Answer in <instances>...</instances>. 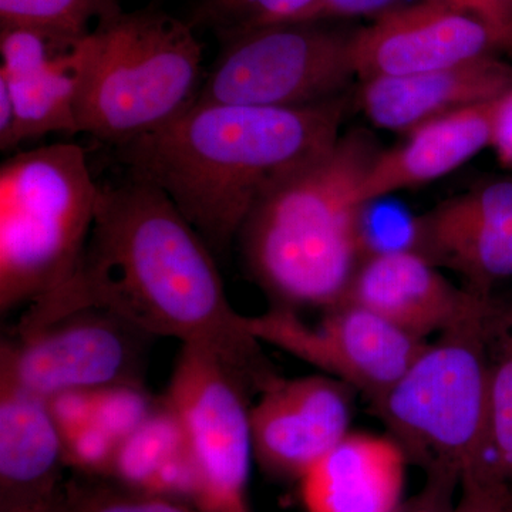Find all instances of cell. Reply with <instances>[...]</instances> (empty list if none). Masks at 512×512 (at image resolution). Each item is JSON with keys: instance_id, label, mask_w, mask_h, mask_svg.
<instances>
[{"instance_id": "6da1fadb", "label": "cell", "mask_w": 512, "mask_h": 512, "mask_svg": "<svg viewBox=\"0 0 512 512\" xmlns=\"http://www.w3.org/2000/svg\"><path fill=\"white\" fill-rule=\"evenodd\" d=\"M100 308L153 338H174L220 357L254 394L278 379L247 316L232 308L217 256L157 185L127 173L100 184L79 265L55 291L23 309L25 329Z\"/></svg>"}, {"instance_id": "7a4b0ae2", "label": "cell", "mask_w": 512, "mask_h": 512, "mask_svg": "<svg viewBox=\"0 0 512 512\" xmlns=\"http://www.w3.org/2000/svg\"><path fill=\"white\" fill-rule=\"evenodd\" d=\"M346 110L345 94L289 109L194 103L116 156L161 188L221 258L256 204L338 141Z\"/></svg>"}, {"instance_id": "3957f363", "label": "cell", "mask_w": 512, "mask_h": 512, "mask_svg": "<svg viewBox=\"0 0 512 512\" xmlns=\"http://www.w3.org/2000/svg\"><path fill=\"white\" fill-rule=\"evenodd\" d=\"M382 150L363 130L342 134L256 204L238 234L249 274L275 301L298 311L343 301L369 254L360 187Z\"/></svg>"}, {"instance_id": "277c9868", "label": "cell", "mask_w": 512, "mask_h": 512, "mask_svg": "<svg viewBox=\"0 0 512 512\" xmlns=\"http://www.w3.org/2000/svg\"><path fill=\"white\" fill-rule=\"evenodd\" d=\"M86 153L73 143L20 151L0 167V312L55 291L82 259L99 202Z\"/></svg>"}, {"instance_id": "5b68a950", "label": "cell", "mask_w": 512, "mask_h": 512, "mask_svg": "<svg viewBox=\"0 0 512 512\" xmlns=\"http://www.w3.org/2000/svg\"><path fill=\"white\" fill-rule=\"evenodd\" d=\"M204 47L161 9L121 13L92 33L77 133L119 147L157 130L197 100Z\"/></svg>"}, {"instance_id": "8992f818", "label": "cell", "mask_w": 512, "mask_h": 512, "mask_svg": "<svg viewBox=\"0 0 512 512\" xmlns=\"http://www.w3.org/2000/svg\"><path fill=\"white\" fill-rule=\"evenodd\" d=\"M491 301L427 343L402 377L372 402L389 436L427 477L461 484L483 461L490 437L484 325Z\"/></svg>"}, {"instance_id": "52a82bcc", "label": "cell", "mask_w": 512, "mask_h": 512, "mask_svg": "<svg viewBox=\"0 0 512 512\" xmlns=\"http://www.w3.org/2000/svg\"><path fill=\"white\" fill-rule=\"evenodd\" d=\"M353 33L295 20L222 37L195 103L289 109L343 96L356 77Z\"/></svg>"}, {"instance_id": "ba28073f", "label": "cell", "mask_w": 512, "mask_h": 512, "mask_svg": "<svg viewBox=\"0 0 512 512\" xmlns=\"http://www.w3.org/2000/svg\"><path fill=\"white\" fill-rule=\"evenodd\" d=\"M251 394L220 357L183 345L164 396L183 423L194 470L191 504L198 512H254Z\"/></svg>"}, {"instance_id": "9c48e42d", "label": "cell", "mask_w": 512, "mask_h": 512, "mask_svg": "<svg viewBox=\"0 0 512 512\" xmlns=\"http://www.w3.org/2000/svg\"><path fill=\"white\" fill-rule=\"evenodd\" d=\"M153 336L100 308H84L32 328L9 330L0 345V376L37 396L97 392L144 384Z\"/></svg>"}, {"instance_id": "30bf717a", "label": "cell", "mask_w": 512, "mask_h": 512, "mask_svg": "<svg viewBox=\"0 0 512 512\" xmlns=\"http://www.w3.org/2000/svg\"><path fill=\"white\" fill-rule=\"evenodd\" d=\"M247 326L259 342L316 367L370 402L383 396L429 343L350 302L326 309L315 325L298 311L274 305L247 316Z\"/></svg>"}, {"instance_id": "8fae6325", "label": "cell", "mask_w": 512, "mask_h": 512, "mask_svg": "<svg viewBox=\"0 0 512 512\" xmlns=\"http://www.w3.org/2000/svg\"><path fill=\"white\" fill-rule=\"evenodd\" d=\"M407 248L467 288L493 295L512 281V180L487 181L414 218Z\"/></svg>"}, {"instance_id": "7c38bea8", "label": "cell", "mask_w": 512, "mask_h": 512, "mask_svg": "<svg viewBox=\"0 0 512 512\" xmlns=\"http://www.w3.org/2000/svg\"><path fill=\"white\" fill-rule=\"evenodd\" d=\"M503 50L483 22L434 0L397 5L353 33L360 82L430 72Z\"/></svg>"}, {"instance_id": "4fadbf2b", "label": "cell", "mask_w": 512, "mask_h": 512, "mask_svg": "<svg viewBox=\"0 0 512 512\" xmlns=\"http://www.w3.org/2000/svg\"><path fill=\"white\" fill-rule=\"evenodd\" d=\"M352 392L326 375L278 377L251 406L255 461L271 476L299 481L350 433Z\"/></svg>"}, {"instance_id": "5bb4252c", "label": "cell", "mask_w": 512, "mask_h": 512, "mask_svg": "<svg viewBox=\"0 0 512 512\" xmlns=\"http://www.w3.org/2000/svg\"><path fill=\"white\" fill-rule=\"evenodd\" d=\"M0 55V86L15 109L13 148L50 133L76 134L92 35L60 40L28 29H0Z\"/></svg>"}, {"instance_id": "9a60e30c", "label": "cell", "mask_w": 512, "mask_h": 512, "mask_svg": "<svg viewBox=\"0 0 512 512\" xmlns=\"http://www.w3.org/2000/svg\"><path fill=\"white\" fill-rule=\"evenodd\" d=\"M493 296L454 285L440 268L404 247L370 251L342 302L362 306L427 342L484 311Z\"/></svg>"}, {"instance_id": "2e32d148", "label": "cell", "mask_w": 512, "mask_h": 512, "mask_svg": "<svg viewBox=\"0 0 512 512\" xmlns=\"http://www.w3.org/2000/svg\"><path fill=\"white\" fill-rule=\"evenodd\" d=\"M512 89V64L497 55L470 62L362 82L359 106L382 130L409 133L446 114L488 103Z\"/></svg>"}, {"instance_id": "e0dca14e", "label": "cell", "mask_w": 512, "mask_h": 512, "mask_svg": "<svg viewBox=\"0 0 512 512\" xmlns=\"http://www.w3.org/2000/svg\"><path fill=\"white\" fill-rule=\"evenodd\" d=\"M409 457L393 437L355 433L330 448L301 478L306 512H397Z\"/></svg>"}, {"instance_id": "ac0fdd59", "label": "cell", "mask_w": 512, "mask_h": 512, "mask_svg": "<svg viewBox=\"0 0 512 512\" xmlns=\"http://www.w3.org/2000/svg\"><path fill=\"white\" fill-rule=\"evenodd\" d=\"M63 434L45 397L0 376V505L66 491Z\"/></svg>"}, {"instance_id": "d6986e66", "label": "cell", "mask_w": 512, "mask_h": 512, "mask_svg": "<svg viewBox=\"0 0 512 512\" xmlns=\"http://www.w3.org/2000/svg\"><path fill=\"white\" fill-rule=\"evenodd\" d=\"M495 101L427 121L406 133L396 147L380 150L360 187L362 201L369 205L439 180L490 148Z\"/></svg>"}, {"instance_id": "ffe728a7", "label": "cell", "mask_w": 512, "mask_h": 512, "mask_svg": "<svg viewBox=\"0 0 512 512\" xmlns=\"http://www.w3.org/2000/svg\"><path fill=\"white\" fill-rule=\"evenodd\" d=\"M107 478L133 490L191 504L194 470L187 437L180 416L165 396L144 423L120 441Z\"/></svg>"}, {"instance_id": "44dd1931", "label": "cell", "mask_w": 512, "mask_h": 512, "mask_svg": "<svg viewBox=\"0 0 512 512\" xmlns=\"http://www.w3.org/2000/svg\"><path fill=\"white\" fill-rule=\"evenodd\" d=\"M490 392V437L473 476L512 485V296H493L484 325ZM464 478V480H467Z\"/></svg>"}, {"instance_id": "7402d4cb", "label": "cell", "mask_w": 512, "mask_h": 512, "mask_svg": "<svg viewBox=\"0 0 512 512\" xmlns=\"http://www.w3.org/2000/svg\"><path fill=\"white\" fill-rule=\"evenodd\" d=\"M121 13L120 0H0V29L80 40Z\"/></svg>"}, {"instance_id": "603a6c76", "label": "cell", "mask_w": 512, "mask_h": 512, "mask_svg": "<svg viewBox=\"0 0 512 512\" xmlns=\"http://www.w3.org/2000/svg\"><path fill=\"white\" fill-rule=\"evenodd\" d=\"M67 512H198L191 504L133 490L107 477L67 480Z\"/></svg>"}, {"instance_id": "cb8c5ba5", "label": "cell", "mask_w": 512, "mask_h": 512, "mask_svg": "<svg viewBox=\"0 0 512 512\" xmlns=\"http://www.w3.org/2000/svg\"><path fill=\"white\" fill-rule=\"evenodd\" d=\"M316 0H198L195 16L217 36L227 37L276 23L295 22Z\"/></svg>"}, {"instance_id": "d4e9b609", "label": "cell", "mask_w": 512, "mask_h": 512, "mask_svg": "<svg viewBox=\"0 0 512 512\" xmlns=\"http://www.w3.org/2000/svg\"><path fill=\"white\" fill-rule=\"evenodd\" d=\"M160 397L144 384H123L94 392V423L117 443L136 431L156 409Z\"/></svg>"}, {"instance_id": "484cf974", "label": "cell", "mask_w": 512, "mask_h": 512, "mask_svg": "<svg viewBox=\"0 0 512 512\" xmlns=\"http://www.w3.org/2000/svg\"><path fill=\"white\" fill-rule=\"evenodd\" d=\"M67 468L83 476L107 477L119 443L96 423L63 434Z\"/></svg>"}, {"instance_id": "4316f807", "label": "cell", "mask_w": 512, "mask_h": 512, "mask_svg": "<svg viewBox=\"0 0 512 512\" xmlns=\"http://www.w3.org/2000/svg\"><path fill=\"white\" fill-rule=\"evenodd\" d=\"M450 512H512V485L467 478Z\"/></svg>"}, {"instance_id": "83f0119b", "label": "cell", "mask_w": 512, "mask_h": 512, "mask_svg": "<svg viewBox=\"0 0 512 512\" xmlns=\"http://www.w3.org/2000/svg\"><path fill=\"white\" fill-rule=\"evenodd\" d=\"M483 22L503 49H512V0H434Z\"/></svg>"}, {"instance_id": "f1b7e54d", "label": "cell", "mask_w": 512, "mask_h": 512, "mask_svg": "<svg viewBox=\"0 0 512 512\" xmlns=\"http://www.w3.org/2000/svg\"><path fill=\"white\" fill-rule=\"evenodd\" d=\"M47 403L62 434L94 421V392L69 390L50 397Z\"/></svg>"}, {"instance_id": "f546056e", "label": "cell", "mask_w": 512, "mask_h": 512, "mask_svg": "<svg viewBox=\"0 0 512 512\" xmlns=\"http://www.w3.org/2000/svg\"><path fill=\"white\" fill-rule=\"evenodd\" d=\"M397 6V0H316L301 20H326L375 16Z\"/></svg>"}, {"instance_id": "4dcf8cb0", "label": "cell", "mask_w": 512, "mask_h": 512, "mask_svg": "<svg viewBox=\"0 0 512 512\" xmlns=\"http://www.w3.org/2000/svg\"><path fill=\"white\" fill-rule=\"evenodd\" d=\"M460 483L446 477H427L426 487L416 497L404 501L397 512H450Z\"/></svg>"}, {"instance_id": "1f68e13d", "label": "cell", "mask_w": 512, "mask_h": 512, "mask_svg": "<svg viewBox=\"0 0 512 512\" xmlns=\"http://www.w3.org/2000/svg\"><path fill=\"white\" fill-rule=\"evenodd\" d=\"M490 148L498 164L512 170V89L495 101Z\"/></svg>"}, {"instance_id": "d6a6232c", "label": "cell", "mask_w": 512, "mask_h": 512, "mask_svg": "<svg viewBox=\"0 0 512 512\" xmlns=\"http://www.w3.org/2000/svg\"><path fill=\"white\" fill-rule=\"evenodd\" d=\"M0 512H67V493L37 503L0 505Z\"/></svg>"}]
</instances>
